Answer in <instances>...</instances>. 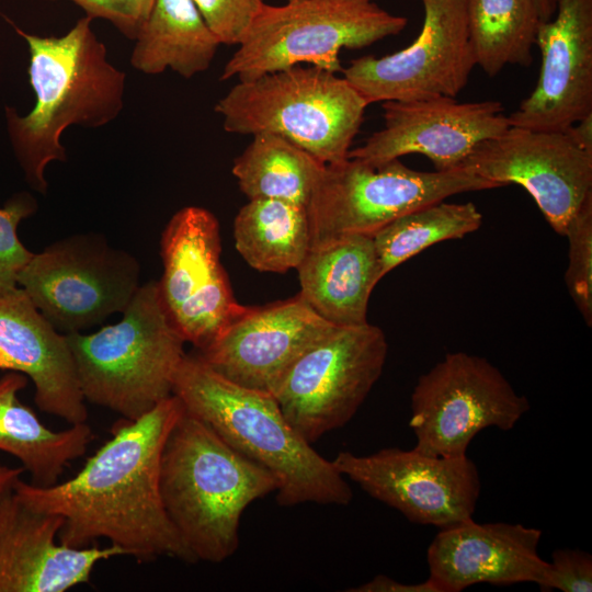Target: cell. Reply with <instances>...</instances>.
<instances>
[{
    "instance_id": "1",
    "label": "cell",
    "mask_w": 592,
    "mask_h": 592,
    "mask_svg": "<svg viewBox=\"0 0 592 592\" xmlns=\"http://www.w3.org/2000/svg\"><path fill=\"white\" fill-rule=\"evenodd\" d=\"M183 410L172 394L138 419L121 418L111 439L72 478L45 487L20 479L13 492L25 505L62 517L58 540L66 546L105 539L138 561L171 557L195 562L160 492L162 451Z\"/></svg>"
},
{
    "instance_id": "2",
    "label": "cell",
    "mask_w": 592,
    "mask_h": 592,
    "mask_svg": "<svg viewBox=\"0 0 592 592\" xmlns=\"http://www.w3.org/2000/svg\"><path fill=\"white\" fill-rule=\"evenodd\" d=\"M92 21L84 15L61 36H37L14 26L29 47L36 103L24 116L7 106V128L27 184L42 194L48 189L46 167L67 160L62 133L71 125L102 127L124 106L126 75L107 60Z\"/></svg>"
},
{
    "instance_id": "3",
    "label": "cell",
    "mask_w": 592,
    "mask_h": 592,
    "mask_svg": "<svg viewBox=\"0 0 592 592\" xmlns=\"http://www.w3.org/2000/svg\"><path fill=\"white\" fill-rule=\"evenodd\" d=\"M172 394L228 445L277 478L280 505H346L352 501L344 476L296 432L270 392L238 385L198 354H185Z\"/></svg>"
},
{
    "instance_id": "4",
    "label": "cell",
    "mask_w": 592,
    "mask_h": 592,
    "mask_svg": "<svg viewBox=\"0 0 592 592\" xmlns=\"http://www.w3.org/2000/svg\"><path fill=\"white\" fill-rule=\"evenodd\" d=\"M277 488L269 469L183 410L162 451L160 492L194 561L218 563L232 556L243 511Z\"/></svg>"
},
{
    "instance_id": "5",
    "label": "cell",
    "mask_w": 592,
    "mask_h": 592,
    "mask_svg": "<svg viewBox=\"0 0 592 592\" xmlns=\"http://www.w3.org/2000/svg\"><path fill=\"white\" fill-rule=\"evenodd\" d=\"M66 337L86 401L135 420L172 395L185 341L161 306L156 281L139 286L116 323Z\"/></svg>"
},
{
    "instance_id": "6",
    "label": "cell",
    "mask_w": 592,
    "mask_h": 592,
    "mask_svg": "<svg viewBox=\"0 0 592 592\" xmlns=\"http://www.w3.org/2000/svg\"><path fill=\"white\" fill-rule=\"evenodd\" d=\"M367 106L343 76L297 65L238 81L214 110L228 133L275 134L328 164L348 158Z\"/></svg>"
},
{
    "instance_id": "7",
    "label": "cell",
    "mask_w": 592,
    "mask_h": 592,
    "mask_svg": "<svg viewBox=\"0 0 592 592\" xmlns=\"http://www.w3.org/2000/svg\"><path fill=\"white\" fill-rule=\"evenodd\" d=\"M408 20L375 0L264 3L224 66L220 80H251L307 64L339 73L342 49H361L403 31Z\"/></svg>"
},
{
    "instance_id": "8",
    "label": "cell",
    "mask_w": 592,
    "mask_h": 592,
    "mask_svg": "<svg viewBox=\"0 0 592 592\" xmlns=\"http://www.w3.org/2000/svg\"><path fill=\"white\" fill-rule=\"evenodd\" d=\"M497 187L501 186L462 167L419 171L399 159L369 163L346 158L328 163L307 207L311 246L343 235H373L417 208Z\"/></svg>"
},
{
    "instance_id": "9",
    "label": "cell",
    "mask_w": 592,
    "mask_h": 592,
    "mask_svg": "<svg viewBox=\"0 0 592 592\" xmlns=\"http://www.w3.org/2000/svg\"><path fill=\"white\" fill-rule=\"evenodd\" d=\"M387 353L379 327L334 326L295 360L271 395L289 424L312 444L351 421L379 379Z\"/></svg>"
},
{
    "instance_id": "10",
    "label": "cell",
    "mask_w": 592,
    "mask_h": 592,
    "mask_svg": "<svg viewBox=\"0 0 592 592\" xmlns=\"http://www.w3.org/2000/svg\"><path fill=\"white\" fill-rule=\"evenodd\" d=\"M138 261L96 234L73 235L33 253L18 285L61 333L123 312L139 288Z\"/></svg>"
},
{
    "instance_id": "11",
    "label": "cell",
    "mask_w": 592,
    "mask_h": 592,
    "mask_svg": "<svg viewBox=\"0 0 592 592\" xmlns=\"http://www.w3.org/2000/svg\"><path fill=\"white\" fill-rule=\"evenodd\" d=\"M528 410L527 398L487 358L447 353L419 376L412 390L413 448L432 456L463 457L480 431L490 426L510 431Z\"/></svg>"
},
{
    "instance_id": "12",
    "label": "cell",
    "mask_w": 592,
    "mask_h": 592,
    "mask_svg": "<svg viewBox=\"0 0 592 592\" xmlns=\"http://www.w3.org/2000/svg\"><path fill=\"white\" fill-rule=\"evenodd\" d=\"M220 243L217 218L200 206L179 209L161 235L159 299L179 334L200 351L246 307L234 296Z\"/></svg>"
},
{
    "instance_id": "13",
    "label": "cell",
    "mask_w": 592,
    "mask_h": 592,
    "mask_svg": "<svg viewBox=\"0 0 592 592\" xmlns=\"http://www.w3.org/2000/svg\"><path fill=\"white\" fill-rule=\"evenodd\" d=\"M424 18L417 38L383 57L353 59L343 77L369 105L436 95L456 98L476 66L467 0H420Z\"/></svg>"
},
{
    "instance_id": "14",
    "label": "cell",
    "mask_w": 592,
    "mask_h": 592,
    "mask_svg": "<svg viewBox=\"0 0 592 592\" xmlns=\"http://www.w3.org/2000/svg\"><path fill=\"white\" fill-rule=\"evenodd\" d=\"M332 463L410 522L439 528L473 519L481 489L477 466L467 455L443 457L386 447L368 455L343 451Z\"/></svg>"
},
{
    "instance_id": "15",
    "label": "cell",
    "mask_w": 592,
    "mask_h": 592,
    "mask_svg": "<svg viewBox=\"0 0 592 592\" xmlns=\"http://www.w3.org/2000/svg\"><path fill=\"white\" fill-rule=\"evenodd\" d=\"M460 167L500 186H523L560 236L592 194V153L566 132L510 126L478 144Z\"/></svg>"
},
{
    "instance_id": "16",
    "label": "cell",
    "mask_w": 592,
    "mask_h": 592,
    "mask_svg": "<svg viewBox=\"0 0 592 592\" xmlns=\"http://www.w3.org/2000/svg\"><path fill=\"white\" fill-rule=\"evenodd\" d=\"M384 126L349 151L348 158L383 163L419 153L435 170L460 168L473 149L510 127L499 101L458 102L436 95L410 101H386Z\"/></svg>"
},
{
    "instance_id": "17",
    "label": "cell",
    "mask_w": 592,
    "mask_h": 592,
    "mask_svg": "<svg viewBox=\"0 0 592 592\" xmlns=\"http://www.w3.org/2000/svg\"><path fill=\"white\" fill-rule=\"evenodd\" d=\"M334 326L297 294L246 306L198 355L225 378L271 394L295 360Z\"/></svg>"
},
{
    "instance_id": "18",
    "label": "cell",
    "mask_w": 592,
    "mask_h": 592,
    "mask_svg": "<svg viewBox=\"0 0 592 592\" xmlns=\"http://www.w3.org/2000/svg\"><path fill=\"white\" fill-rule=\"evenodd\" d=\"M554 15L538 25L539 77L510 126L565 132L592 114V0H556Z\"/></svg>"
},
{
    "instance_id": "19",
    "label": "cell",
    "mask_w": 592,
    "mask_h": 592,
    "mask_svg": "<svg viewBox=\"0 0 592 592\" xmlns=\"http://www.w3.org/2000/svg\"><path fill=\"white\" fill-rule=\"evenodd\" d=\"M540 538V530L520 523L469 519L440 528L426 553L429 579L440 592L522 582L536 583L543 591L549 563L538 554Z\"/></svg>"
},
{
    "instance_id": "20",
    "label": "cell",
    "mask_w": 592,
    "mask_h": 592,
    "mask_svg": "<svg viewBox=\"0 0 592 592\" xmlns=\"http://www.w3.org/2000/svg\"><path fill=\"white\" fill-rule=\"evenodd\" d=\"M62 517L34 510L13 490L0 501V592H65L88 583L119 548L70 547L58 540Z\"/></svg>"
},
{
    "instance_id": "21",
    "label": "cell",
    "mask_w": 592,
    "mask_h": 592,
    "mask_svg": "<svg viewBox=\"0 0 592 592\" xmlns=\"http://www.w3.org/2000/svg\"><path fill=\"white\" fill-rule=\"evenodd\" d=\"M0 371L30 378L39 410L69 424L87 421L66 334L59 332L19 286L0 295Z\"/></svg>"
},
{
    "instance_id": "22",
    "label": "cell",
    "mask_w": 592,
    "mask_h": 592,
    "mask_svg": "<svg viewBox=\"0 0 592 592\" xmlns=\"http://www.w3.org/2000/svg\"><path fill=\"white\" fill-rule=\"evenodd\" d=\"M296 270L298 294L323 319L335 326L368 322V300L383 278L372 235L315 243Z\"/></svg>"
},
{
    "instance_id": "23",
    "label": "cell",
    "mask_w": 592,
    "mask_h": 592,
    "mask_svg": "<svg viewBox=\"0 0 592 592\" xmlns=\"http://www.w3.org/2000/svg\"><path fill=\"white\" fill-rule=\"evenodd\" d=\"M27 377L10 372L0 378V451L15 457L32 477V483L50 486L59 481L67 466L83 456L93 440L86 423L69 424L61 431L45 426L18 394Z\"/></svg>"
},
{
    "instance_id": "24",
    "label": "cell",
    "mask_w": 592,
    "mask_h": 592,
    "mask_svg": "<svg viewBox=\"0 0 592 592\" xmlns=\"http://www.w3.org/2000/svg\"><path fill=\"white\" fill-rule=\"evenodd\" d=\"M134 41V69L150 76L171 69L185 79L206 71L221 45L192 0H155Z\"/></svg>"
},
{
    "instance_id": "25",
    "label": "cell",
    "mask_w": 592,
    "mask_h": 592,
    "mask_svg": "<svg viewBox=\"0 0 592 592\" xmlns=\"http://www.w3.org/2000/svg\"><path fill=\"white\" fill-rule=\"evenodd\" d=\"M235 246L260 272L297 269L311 246L307 207L275 198H253L234 221Z\"/></svg>"
},
{
    "instance_id": "26",
    "label": "cell",
    "mask_w": 592,
    "mask_h": 592,
    "mask_svg": "<svg viewBox=\"0 0 592 592\" xmlns=\"http://www.w3.org/2000/svg\"><path fill=\"white\" fill-rule=\"evenodd\" d=\"M323 168V162L288 139L260 133L252 135L231 171L249 200L275 198L308 207Z\"/></svg>"
},
{
    "instance_id": "27",
    "label": "cell",
    "mask_w": 592,
    "mask_h": 592,
    "mask_svg": "<svg viewBox=\"0 0 592 592\" xmlns=\"http://www.w3.org/2000/svg\"><path fill=\"white\" fill-rule=\"evenodd\" d=\"M469 41L489 77L506 65L528 67L540 19L534 0H467Z\"/></svg>"
},
{
    "instance_id": "28",
    "label": "cell",
    "mask_w": 592,
    "mask_h": 592,
    "mask_svg": "<svg viewBox=\"0 0 592 592\" xmlns=\"http://www.w3.org/2000/svg\"><path fill=\"white\" fill-rule=\"evenodd\" d=\"M481 221L475 204L444 201L397 217L372 235L382 276L435 243L476 231Z\"/></svg>"
},
{
    "instance_id": "29",
    "label": "cell",
    "mask_w": 592,
    "mask_h": 592,
    "mask_svg": "<svg viewBox=\"0 0 592 592\" xmlns=\"http://www.w3.org/2000/svg\"><path fill=\"white\" fill-rule=\"evenodd\" d=\"M565 237L569 242V260L565 274L569 294L583 317L592 325V194L569 221Z\"/></svg>"
},
{
    "instance_id": "30",
    "label": "cell",
    "mask_w": 592,
    "mask_h": 592,
    "mask_svg": "<svg viewBox=\"0 0 592 592\" xmlns=\"http://www.w3.org/2000/svg\"><path fill=\"white\" fill-rule=\"evenodd\" d=\"M37 204L32 195L21 192L0 207V295L15 291L18 276L33 255L18 237V226L33 215Z\"/></svg>"
},
{
    "instance_id": "31",
    "label": "cell",
    "mask_w": 592,
    "mask_h": 592,
    "mask_svg": "<svg viewBox=\"0 0 592 592\" xmlns=\"http://www.w3.org/2000/svg\"><path fill=\"white\" fill-rule=\"evenodd\" d=\"M220 44L238 45L265 0H192Z\"/></svg>"
},
{
    "instance_id": "32",
    "label": "cell",
    "mask_w": 592,
    "mask_h": 592,
    "mask_svg": "<svg viewBox=\"0 0 592 592\" xmlns=\"http://www.w3.org/2000/svg\"><path fill=\"white\" fill-rule=\"evenodd\" d=\"M54 1V0H49ZM80 7L86 15L103 19L128 39L134 41L147 20L155 0H68Z\"/></svg>"
},
{
    "instance_id": "33",
    "label": "cell",
    "mask_w": 592,
    "mask_h": 592,
    "mask_svg": "<svg viewBox=\"0 0 592 592\" xmlns=\"http://www.w3.org/2000/svg\"><path fill=\"white\" fill-rule=\"evenodd\" d=\"M543 591H592V556L579 549H556L548 561Z\"/></svg>"
},
{
    "instance_id": "34",
    "label": "cell",
    "mask_w": 592,
    "mask_h": 592,
    "mask_svg": "<svg viewBox=\"0 0 592 592\" xmlns=\"http://www.w3.org/2000/svg\"><path fill=\"white\" fill-rule=\"evenodd\" d=\"M352 592H440L436 585L428 578L420 583H403L390 577L378 574L368 582L354 589Z\"/></svg>"
},
{
    "instance_id": "35",
    "label": "cell",
    "mask_w": 592,
    "mask_h": 592,
    "mask_svg": "<svg viewBox=\"0 0 592 592\" xmlns=\"http://www.w3.org/2000/svg\"><path fill=\"white\" fill-rule=\"evenodd\" d=\"M565 132L580 148L592 153V114L587 115Z\"/></svg>"
},
{
    "instance_id": "36",
    "label": "cell",
    "mask_w": 592,
    "mask_h": 592,
    "mask_svg": "<svg viewBox=\"0 0 592 592\" xmlns=\"http://www.w3.org/2000/svg\"><path fill=\"white\" fill-rule=\"evenodd\" d=\"M24 468L0 465V501L11 492L15 483L21 479Z\"/></svg>"
},
{
    "instance_id": "37",
    "label": "cell",
    "mask_w": 592,
    "mask_h": 592,
    "mask_svg": "<svg viewBox=\"0 0 592 592\" xmlns=\"http://www.w3.org/2000/svg\"><path fill=\"white\" fill-rule=\"evenodd\" d=\"M542 22L551 20L556 11V0H534Z\"/></svg>"
}]
</instances>
